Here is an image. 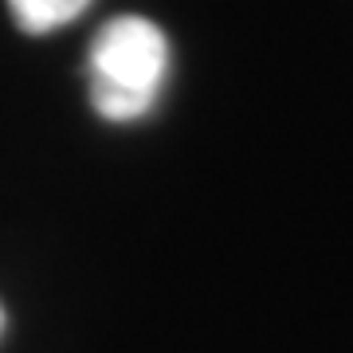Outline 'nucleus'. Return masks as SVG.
Segmentation results:
<instances>
[{"label": "nucleus", "instance_id": "1", "mask_svg": "<svg viewBox=\"0 0 353 353\" xmlns=\"http://www.w3.org/2000/svg\"><path fill=\"white\" fill-rule=\"evenodd\" d=\"M169 71L165 32L145 16H114L90 43V102L106 122H134L161 94Z\"/></svg>", "mask_w": 353, "mask_h": 353}, {"label": "nucleus", "instance_id": "2", "mask_svg": "<svg viewBox=\"0 0 353 353\" xmlns=\"http://www.w3.org/2000/svg\"><path fill=\"white\" fill-rule=\"evenodd\" d=\"M90 0H8V12H12L16 28L28 36H48L55 28L71 24L87 12Z\"/></svg>", "mask_w": 353, "mask_h": 353}, {"label": "nucleus", "instance_id": "3", "mask_svg": "<svg viewBox=\"0 0 353 353\" xmlns=\"http://www.w3.org/2000/svg\"><path fill=\"white\" fill-rule=\"evenodd\" d=\"M0 334H4V306H0Z\"/></svg>", "mask_w": 353, "mask_h": 353}]
</instances>
